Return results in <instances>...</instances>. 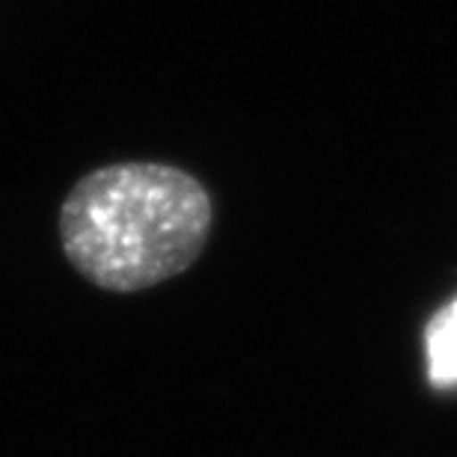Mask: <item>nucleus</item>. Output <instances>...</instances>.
Here are the masks:
<instances>
[{
    "mask_svg": "<svg viewBox=\"0 0 457 457\" xmlns=\"http://www.w3.org/2000/svg\"><path fill=\"white\" fill-rule=\"evenodd\" d=\"M214 228V199L194 172L119 161L80 176L60 203V250L89 286L137 295L187 273Z\"/></svg>",
    "mask_w": 457,
    "mask_h": 457,
    "instance_id": "obj_1",
    "label": "nucleus"
},
{
    "mask_svg": "<svg viewBox=\"0 0 457 457\" xmlns=\"http://www.w3.org/2000/svg\"><path fill=\"white\" fill-rule=\"evenodd\" d=\"M428 347V374L436 386H454L457 383V297L443 306L425 330Z\"/></svg>",
    "mask_w": 457,
    "mask_h": 457,
    "instance_id": "obj_2",
    "label": "nucleus"
}]
</instances>
